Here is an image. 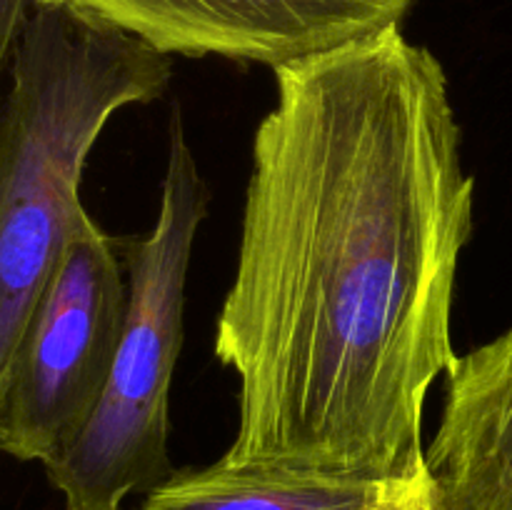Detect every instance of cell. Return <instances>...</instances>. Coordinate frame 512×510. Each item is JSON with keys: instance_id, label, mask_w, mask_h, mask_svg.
<instances>
[{"instance_id": "cell-1", "label": "cell", "mask_w": 512, "mask_h": 510, "mask_svg": "<svg viewBox=\"0 0 512 510\" xmlns=\"http://www.w3.org/2000/svg\"><path fill=\"white\" fill-rule=\"evenodd\" d=\"M215 358L235 468L403 483L450 335L475 180L443 63L400 25L275 68Z\"/></svg>"}, {"instance_id": "cell-2", "label": "cell", "mask_w": 512, "mask_h": 510, "mask_svg": "<svg viewBox=\"0 0 512 510\" xmlns=\"http://www.w3.org/2000/svg\"><path fill=\"white\" fill-rule=\"evenodd\" d=\"M173 63L60 5H35L0 108V378L88 210L80 183L105 123L168 90Z\"/></svg>"}, {"instance_id": "cell-3", "label": "cell", "mask_w": 512, "mask_h": 510, "mask_svg": "<svg viewBox=\"0 0 512 510\" xmlns=\"http://www.w3.org/2000/svg\"><path fill=\"white\" fill-rule=\"evenodd\" d=\"M210 193L183 120H170L158 220L145 238L120 240L128 268V315L113 370L88 423L45 460L65 510H123L175 473L168 458V398L183 348L185 280Z\"/></svg>"}, {"instance_id": "cell-4", "label": "cell", "mask_w": 512, "mask_h": 510, "mask_svg": "<svg viewBox=\"0 0 512 510\" xmlns=\"http://www.w3.org/2000/svg\"><path fill=\"white\" fill-rule=\"evenodd\" d=\"M115 245L90 215L70 235L0 378V453L45 463L93 415L128 315Z\"/></svg>"}, {"instance_id": "cell-5", "label": "cell", "mask_w": 512, "mask_h": 510, "mask_svg": "<svg viewBox=\"0 0 512 510\" xmlns=\"http://www.w3.org/2000/svg\"><path fill=\"white\" fill-rule=\"evenodd\" d=\"M163 55L283 68L403 23L415 0H35Z\"/></svg>"}, {"instance_id": "cell-6", "label": "cell", "mask_w": 512, "mask_h": 510, "mask_svg": "<svg viewBox=\"0 0 512 510\" xmlns=\"http://www.w3.org/2000/svg\"><path fill=\"white\" fill-rule=\"evenodd\" d=\"M425 468L448 510H512V328L460 355L445 375Z\"/></svg>"}, {"instance_id": "cell-7", "label": "cell", "mask_w": 512, "mask_h": 510, "mask_svg": "<svg viewBox=\"0 0 512 510\" xmlns=\"http://www.w3.org/2000/svg\"><path fill=\"white\" fill-rule=\"evenodd\" d=\"M410 480L380 483L328 478L288 470L235 468L218 460L208 468L175 470L145 493L135 510H373Z\"/></svg>"}, {"instance_id": "cell-8", "label": "cell", "mask_w": 512, "mask_h": 510, "mask_svg": "<svg viewBox=\"0 0 512 510\" xmlns=\"http://www.w3.org/2000/svg\"><path fill=\"white\" fill-rule=\"evenodd\" d=\"M35 0H0V108H3V78L10 73L15 48Z\"/></svg>"}, {"instance_id": "cell-9", "label": "cell", "mask_w": 512, "mask_h": 510, "mask_svg": "<svg viewBox=\"0 0 512 510\" xmlns=\"http://www.w3.org/2000/svg\"><path fill=\"white\" fill-rule=\"evenodd\" d=\"M373 510H448V508H445L438 485H435V480L430 478L428 468H425L418 478H413L408 485L395 490L390 498H385L383 503L375 505Z\"/></svg>"}]
</instances>
